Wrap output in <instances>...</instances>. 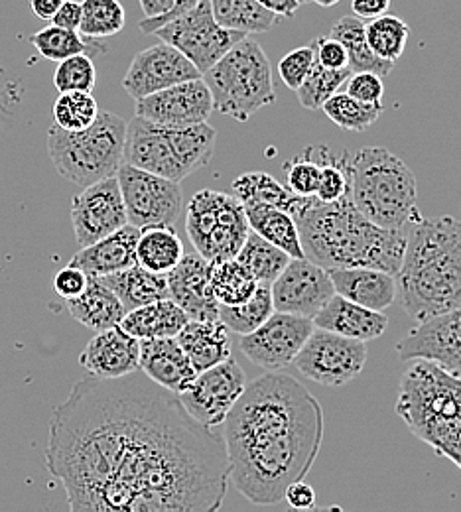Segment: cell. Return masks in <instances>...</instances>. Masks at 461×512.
Returning a JSON list of instances; mask_svg holds the SVG:
<instances>
[{"instance_id": "cell-1", "label": "cell", "mask_w": 461, "mask_h": 512, "mask_svg": "<svg viewBox=\"0 0 461 512\" xmlns=\"http://www.w3.org/2000/svg\"><path fill=\"white\" fill-rule=\"evenodd\" d=\"M44 459L73 512L219 511L231 477L223 434L140 369L73 384Z\"/></svg>"}, {"instance_id": "cell-2", "label": "cell", "mask_w": 461, "mask_h": 512, "mask_svg": "<svg viewBox=\"0 0 461 512\" xmlns=\"http://www.w3.org/2000/svg\"><path fill=\"white\" fill-rule=\"evenodd\" d=\"M233 487L255 505H278L288 485L306 479L324 442V410L294 377L268 371L247 384L227 414Z\"/></svg>"}, {"instance_id": "cell-3", "label": "cell", "mask_w": 461, "mask_h": 512, "mask_svg": "<svg viewBox=\"0 0 461 512\" xmlns=\"http://www.w3.org/2000/svg\"><path fill=\"white\" fill-rule=\"evenodd\" d=\"M298 225L304 255L330 268H379L396 274L406 247L408 227L387 229L369 221L351 195L324 203L300 197L292 211Z\"/></svg>"}, {"instance_id": "cell-4", "label": "cell", "mask_w": 461, "mask_h": 512, "mask_svg": "<svg viewBox=\"0 0 461 512\" xmlns=\"http://www.w3.org/2000/svg\"><path fill=\"white\" fill-rule=\"evenodd\" d=\"M402 310L424 321L461 306V221L450 215L408 223L406 247L395 274Z\"/></svg>"}, {"instance_id": "cell-5", "label": "cell", "mask_w": 461, "mask_h": 512, "mask_svg": "<svg viewBox=\"0 0 461 512\" xmlns=\"http://www.w3.org/2000/svg\"><path fill=\"white\" fill-rule=\"evenodd\" d=\"M408 430L461 469V379L414 359L402 373L395 406Z\"/></svg>"}, {"instance_id": "cell-6", "label": "cell", "mask_w": 461, "mask_h": 512, "mask_svg": "<svg viewBox=\"0 0 461 512\" xmlns=\"http://www.w3.org/2000/svg\"><path fill=\"white\" fill-rule=\"evenodd\" d=\"M349 195L373 223L400 229L420 213L414 172L385 146H365L349 154Z\"/></svg>"}, {"instance_id": "cell-7", "label": "cell", "mask_w": 461, "mask_h": 512, "mask_svg": "<svg viewBox=\"0 0 461 512\" xmlns=\"http://www.w3.org/2000/svg\"><path fill=\"white\" fill-rule=\"evenodd\" d=\"M215 144L217 130L209 123L158 125L134 117L127 123L125 164L182 182L211 162Z\"/></svg>"}, {"instance_id": "cell-8", "label": "cell", "mask_w": 461, "mask_h": 512, "mask_svg": "<svg viewBox=\"0 0 461 512\" xmlns=\"http://www.w3.org/2000/svg\"><path fill=\"white\" fill-rule=\"evenodd\" d=\"M127 121L99 111L93 125L83 130H48V152L56 172L75 186H91L117 174L125 162Z\"/></svg>"}, {"instance_id": "cell-9", "label": "cell", "mask_w": 461, "mask_h": 512, "mask_svg": "<svg viewBox=\"0 0 461 512\" xmlns=\"http://www.w3.org/2000/svg\"><path fill=\"white\" fill-rule=\"evenodd\" d=\"M201 79L211 91L213 111L247 123L261 109L276 101L272 69L261 44L243 38Z\"/></svg>"}, {"instance_id": "cell-10", "label": "cell", "mask_w": 461, "mask_h": 512, "mask_svg": "<svg viewBox=\"0 0 461 512\" xmlns=\"http://www.w3.org/2000/svg\"><path fill=\"white\" fill-rule=\"evenodd\" d=\"M186 231L199 255L211 262L237 256L251 227L237 195L201 190L188 201Z\"/></svg>"}, {"instance_id": "cell-11", "label": "cell", "mask_w": 461, "mask_h": 512, "mask_svg": "<svg viewBox=\"0 0 461 512\" xmlns=\"http://www.w3.org/2000/svg\"><path fill=\"white\" fill-rule=\"evenodd\" d=\"M154 36L180 50L203 75L249 34L221 26L213 16L211 2L199 0L194 8L158 28Z\"/></svg>"}, {"instance_id": "cell-12", "label": "cell", "mask_w": 461, "mask_h": 512, "mask_svg": "<svg viewBox=\"0 0 461 512\" xmlns=\"http://www.w3.org/2000/svg\"><path fill=\"white\" fill-rule=\"evenodd\" d=\"M365 363V341L314 327L292 365H296V369L314 383L343 386L361 375Z\"/></svg>"}, {"instance_id": "cell-13", "label": "cell", "mask_w": 461, "mask_h": 512, "mask_svg": "<svg viewBox=\"0 0 461 512\" xmlns=\"http://www.w3.org/2000/svg\"><path fill=\"white\" fill-rule=\"evenodd\" d=\"M115 176L123 193L131 225L138 229L176 225L182 211L180 182H172L168 178L144 172L125 162Z\"/></svg>"}, {"instance_id": "cell-14", "label": "cell", "mask_w": 461, "mask_h": 512, "mask_svg": "<svg viewBox=\"0 0 461 512\" xmlns=\"http://www.w3.org/2000/svg\"><path fill=\"white\" fill-rule=\"evenodd\" d=\"M247 386V375L235 359H225L188 384L178 396L188 414L199 424L217 428L223 426L227 414Z\"/></svg>"}, {"instance_id": "cell-15", "label": "cell", "mask_w": 461, "mask_h": 512, "mask_svg": "<svg viewBox=\"0 0 461 512\" xmlns=\"http://www.w3.org/2000/svg\"><path fill=\"white\" fill-rule=\"evenodd\" d=\"M314 327L310 318L274 310L261 327L243 335L239 347L253 365L264 371H282L294 363Z\"/></svg>"}, {"instance_id": "cell-16", "label": "cell", "mask_w": 461, "mask_h": 512, "mask_svg": "<svg viewBox=\"0 0 461 512\" xmlns=\"http://www.w3.org/2000/svg\"><path fill=\"white\" fill-rule=\"evenodd\" d=\"M129 223L117 176L85 186L71 201V225L79 249L119 231Z\"/></svg>"}, {"instance_id": "cell-17", "label": "cell", "mask_w": 461, "mask_h": 512, "mask_svg": "<svg viewBox=\"0 0 461 512\" xmlns=\"http://www.w3.org/2000/svg\"><path fill=\"white\" fill-rule=\"evenodd\" d=\"M276 312L314 318L335 294L330 272L310 258H290L270 284Z\"/></svg>"}, {"instance_id": "cell-18", "label": "cell", "mask_w": 461, "mask_h": 512, "mask_svg": "<svg viewBox=\"0 0 461 512\" xmlns=\"http://www.w3.org/2000/svg\"><path fill=\"white\" fill-rule=\"evenodd\" d=\"M400 361L424 359L461 379V306L420 321L396 343Z\"/></svg>"}, {"instance_id": "cell-19", "label": "cell", "mask_w": 461, "mask_h": 512, "mask_svg": "<svg viewBox=\"0 0 461 512\" xmlns=\"http://www.w3.org/2000/svg\"><path fill=\"white\" fill-rule=\"evenodd\" d=\"M198 77H201L198 67L180 50L160 42L134 56L129 71L123 77V87L131 99L138 101L146 95Z\"/></svg>"}, {"instance_id": "cell-20", "label": "cell", "mask_w": 461, "mask_h": 512, "mask_svg": "<svg viewBox=\"0 0 461 512\" xmlns=\"http://www.w3.org/2000/svg\"><path fill=\"white\" fill-rule=\"evenodd\" d=\"M134 113L158 125H196L207 123L213 99L205 81L198 77L138 99Z\"/></svg>"}, {"instance_id": "cell-21", "label": "cell", "mask_w": 461, "mask_h": 512, "mask_svg": "<svg viewBox=\"0 0 461 512\" xmlns=\"http://www.w3.org/2000/svg\"><path fill=\"white\" fill-rule=\"evenodd\" d=\"M140 339L132 337L121 325L97 331L79 355V365L91 377L119 379L138 371Z\"/></svg>"}, {"instance_id": "cell-22", "label": "cell", "mask_w": 461, "mask_h": 512, "mask_svg": "<svg viewBox=\"0 0 461 512\" xmlns=\"http://www.w3.org/2000/svg\"><path fill=\"white\" fill-rule=\"evenodd\" d=\"M170 298L188 314L190 320H217L219 302L209 284V260L198 251L186 253L168 274Z\"/></svg>"}, {"instance_id": "cell-23", "label": "cell", "mask_w": 461, "mask_h": 512, "mask_svg": "<svg viewBox=\"0 0 461 512\" xmlns=\"http://www.w3.org/2000/svg\"><path fill=\"white\" fill-rule=\"evenodd\" d=\"M138 369L154 383L180 394L198 377L188 353L182 349L178 337L140 339Z\"/></svg>"}, {"instance_id": "cell-24", "label": "cell", "mask_w": 461, "mask_h": 512, "mask_svg": "<svg viewBox=\"0 0 461 512\" xmlns=\"http://www.w3.org/2000/svg\"><path fill=\"white\" fill-rule=\"evenodd\" d=\"M335 294L375 312H385L396 300L395 274L379 268H330Z\"/></svg>"}, {"instance_id": "cell-25", "label": "cell", "mask_w": 461, "mask_h": 512, "mask_svg": "<svg viewBox=\"0 0 461 512\" xmlns=\"http://www.w3.org/2000/svg\"><path fill=\"white\" fill-rule=\"evenodd\" d=\"M140 229L127 223L119 231L99 239L97 243L79 249L69 260L87 276H107L136 264V243Z\"/></svg>"}, {"instance_id": "cell-26", "label": "cell", "mask_w": 461, "mask_h": 512, "mask_svg": "<svg viewBox=\"0 0 461 512\" xmlns=\"http://www.w3.org/2000/svg\"><path fill=\"white\" fill-rule=\"evenodd\" d=\"M312 321L316 327L365 343L381 337L389 327V318L383 312L363 308L339 294H333Z\"/></svg>"}, {"instance_id": "cell-27", "label": "cell", "mask_w": 461, "mask_h": 512, "mask_svg": "<svg viewBox=\"0 0 461 512\" xmlns=\"http://www.w3.org/2000/svg\"><path fill=\"white\" fill-rule=\"evenodd\" d=\"M176 337L198 373L231 357L229 327L219 318L190 320Z\"/></svg>"}, {"instance_id": "cell-28", "label": "cell", "mask_w": 461, "mask_h": 512, "mask_svg": "<svg viewBox=\"0 0 461 512\" xmlns=\"http://www.w3.org/2000/svg\"><path fill=\"white\" fill-rule=\"evenodd\" d=\"M66 306L73 320L93 331L115 327L127 314L117 294L95 276H89L85 290L79 296L66 300Z\"/></svg>"}, {"instance_id": "cell-29", "label": "cell", "mask_w": 461, "mask_h": 512, "mask_svg": "<svg viewBox=\"0 0 461 512\" xmlns=\"http://www.w3.org/2000/svg\"><path fill=\"white\" fill-rule=\"evenodd\" d=\"M95 278H99L107 288H111L117 294L127 312L156 300L170 298L166 274L150 272L140 264H132L125 270Z\"/></svg>"}, {"instance_id": "cell-30", "label": "cell", "mask_w": 461, "mask_h": 512, "mask_svg": "<svg viewBox=\"0 0 461 512\" xmlns=\"http://www.w3.org/2000/svg\"><path fill=\"white\" fill-rule=\"evenodd\" d=\"M188 321V314L172 298H164L127 312L119 325L136 339H154L176 337Z\"/></svg>"}, {"instance_id": "cell-31", "label": "cell", "mask_w": 461, "mask_h": 512, "mask_svg": "<svg viewBox=\"0 0 461 512\" xmlns=\"http://www.w3.org/2000/svg\"><path fill=\"white\" fill-rule=\"evenodd\" d=\"M249 227L268 243L282 249L290 258H304V247L294 217L270 205H245Z\"/></svg>"}, {"instance_id": "cell-32", "label": "cell", "mask_w": 461, "mask_h": 512, "mask_svg": "<svg viewBox=\"0 0 461 512\" xmlns=\"http://www.w3.org/2000/svg\"><path fill=\"white\" fill-rule=\"evenodd\" d=\"M184 255V243L174 227L156 225L140 229L136 243V264L142 268L156 274H168L174 266H178Z\"/></svg>"}, {"instance_id": "cell-33", "label": "cell", "mask_w": 461, "mask_h": 512, "mask_svg": "<svg viewBox=\"0 0 461 512\" xmlns=\"http://www.w3.org/2000/svg\"><path fill=\"white\" fill-rule=\"evenodd\" d=\"M330 36L333 40L343 44L347 58H349L351 73L373 71L381 77H387L393 71V67H395L393 62L381 60L371 52L367 38H365V20H361L359 16L353 14V16L339 18L331 26Z\"/></svg>"}, {"instance_id": "cell-34", "label": "cell", "mask_w": 461, "mask_h": 512, "mask_svg": "<svg viewBox=\"0 0 461 512\" xmlns=\"http://www.w3.org/2000/svg\"><path fill=\"white\" fill-rule=\"evenodd\" d=\"M209 284H211L213 296L219 302V306H239V304L247 302L259 286V282L237 260V256L211 260L209 262Z\"/></svg>"}, {"instance_id": "cell-35", "label": "cell", "mask_w": 461, "mask_h": 512, "mask_svg": "<svg viewBox=\"0 0 461 512\" xmlns=\"http://www.w3.org/2000/svg\"><path fill=\"white\" fill-rule=\"evenodd\" d=\"M215 20L231 30L263 34L276 26L278 16L268 12L257 0H209Z\"/></svg>"}, {"instance_id": "cell-36", "label": "cell", "mask_w": 461, "mask_h": 512, "mask_svg": "<svg viewBox=\"0 0 461 512\" xmlns=\"http://www.w3.org/2000/svg\"><path fill=\"white\" fill-rule=\"evenodd\" d=\"M233 192L241 199L243 205H270L284 209L290 215L300 201V195H294L276 178L264 172H247L235 178Z\"/></svg>"}, {"instance_id": "cell-37", "label": "cell", "mask_w": 461, "mask_h": 512, "mask_svg": "<svg viewBox=\"0 0 461 512\" xmlns=\"http://www.w3.org/2000/svg\"><path fill=\"white\" fill-rule=\"evenodd\" d=\"M237 260L251 272L257 282L272 284L278 274L286 268L290 256L276 245L268 243L261 235L249 233L245 245L237 253Z\"/></svg>"}, {"instance_id": "cell-38", "label": "cell", "mask_w": 461, "mask_h": 512, "mask_svg": "<svg viewBox=\"0 0 461 512\" xmlns=\"http://www.w3.org/2000/svg\"><path fill=\"white\" fill-rule=\"evenodd\" d=\"M408 36H410L408 24L393 14H383L365 22V38L371 52L377 58L393 64L398 62L400 56L404 54Z\"/></svg>"}, {"instance_id": "cell-39", "label": "cell", "mask_w": 461, "mask_h": 512, "mask_svg": "<svg viewBox=\"0 0 461 512\" xmlns=\"http://www.w3.org/2000/svg\"><path fill=\"white\" fill-rule=\"evenodd\" d=\"M272 312L274 304L270 284L259 282L255 294L247 302L239 306H219V320L229 327V331L247 335L261 327L272 316Z\"/></svg>"}, {"instance_id": "cell-40", "label": "cell", "mask_w": 461, "mask_h": 512, "mask_svg": "<svg viewBox=\"0 0 461 512\" xmlns=\"http://www.w3.org/2000/svg\"><path fill=\"white\" fill-rule=\"evenodd\" d=\"M127 24L125 8L119 0H83L79 34L83 38H111Z\"/></svg>"}, {"instance_id": "cell-41", "label": "cell", "mask_w": 461, "mask_h": 512, "mask_svg": "<svg viewBox=\"0 0 461 512\" xmlns=\"http://www.w3.org/2000/svg\"><path fill=\"white\" fill-rule=\"evenodd\" d=\"M324 113L328 115L333 125H337L349 132H365L367 128L373 127L379 117L385 113V107L381 103L369 105L353 99L347 91L335 93L322 105Z\"/></svg>"}, {"instance_id": "cell-42", "label": "cell", "mask_w": 461, "mask_h": 512, "mask_svg": "<svg viewBox=\"0 0 461 512\" xmlns=\"http://www.w3.org/2000/svg\"><path fill=\"white\" fill-rule=\"evenodd\" d=\"M312 154L318 158L322 168L318 192L314 197L324 203H333L349 195V152H333L328 146H312Z\"/></svg>"}, {"instance_id": "cell-43", "label": "cell", "mask_w": 461, "mask_h": 512, "mask_svg": "<svg viewBox=\"0 0 461 512\" xmlns=\"http://www.w3.org/2000/svg\"><path fill=\"white\" fill-rule=\"evenodd\" d=\"M351 69H328L318 62H314L310 73L306 75L304 83L296 89L300 105L310 111L322 109V105L339 91V87L345 85L349 79Z\"/></svg>"}, {"instance_id": "cell-44", "label": "cell", "mask_w": 461, "mask_h": 512, "mask_svg": "<svg viewBox=\"0 0 461 512\" xmlns=\"http://www.w3.org/2000/svg\"><path fill=\"white\" fill-rule=\"evenodd\" d=\"M99 105L89 91H66L54 103V125L64 130H83L95 123Z\"/></svg>"}, {"instance_id": "cell-45", "label": "cell", "mask_w": 461, "mask_h": 512, "mask_svg": "<svg viewBox=\"0 0 461 512\" xmlns=\"http://www.w3.org/2000/svg\"><path fill=\"white\" fill-rule=\"evenodd\" d=\"M87 38H83L77 30H67L62 26H46L40 32H36L30 42L38 50V54L44 60L50 62H62L69 56L85 54L87 52Z\"/></svg>"}, {"instance_id": "cell-46", "label": "cell", "mask_w": 461, "mask_h": 512, "mask_svg": "<svg viewBox=\"0 0 461 512\" xmlns=\"http://www.w3.org/2000/svg\"><path fill=\"white\" fill-rule=\"evenodd\" d=\"M97 83V69L87 54H75L58 62L54 85L60 93L66 91H93Z\"/></svg>"}, {"instance_id": "cell-47", "label": "cell", "mask_w": 461, "mask_h": 512, "mask_svg": "<svg viewBox=\"0 0 461 512\" xmlns=\"http://www.w3.org/2000/svg\"><path fill=\"white\" fill-rule=\"evenodd\" d=\"M284 174H286V188L294 195L300 197H312L318 192L320 184V162L312 154V146L304 150V154L288 160L284 164Z\"/></svg>"}, {"instance_id": "cell-48", "label": "cell", "mask_w": 461, "mask_h": 512, "mask_svg": "<svg viewBox=\"0 0 461 512\" xmlns=\"http://www.w3.org/2000/svg\"><path fill=\"white\" fill-rule=\"evenodd\" d=\"M314 62H316V54H314V46L310 42L308 46H300V48L288 52L280 60L278 75H280V79L284 81V85L288 89L296 91L304 83V79L310 73Z\"/></svg>"}, {"instance_id": "cell-49", "label": "cell", "mask_w": 461, "mask_h": 512, "mask_svg": "<svg viewBox=\"0 0 461 512\" xmlns=\"http://www.w3.org/2000/svg\"><path fill=\"white\" fill-rule=\"evenodd\" d=\"M345 83H347V93L361 103L377 105L385 97L383 77L373 71H355L353 75H349Z\"/></svg>"}, {"instance_id": "cell-50", "label": "cell", "mask_w": 461, "mask_h": 512, "mask_svg": "<svg viewBox=\"0 0 461 512\" xmlns=\"http://www.w3.org/2000/svg\"><path fill=\"white\" fill-rule=\"evenodd\" d=\"M316 62L328 67V69H345L349 67V58L341 42L333 40L331 36H322L312 40Z\"/></svg>"}, {"instance_id": "cell-51", "label": "cell", "mask_w": 461, "mask_h": 512, "mask_svg": "<svg viewBox=\"0 0 461 512\" xmlns=\"http://www.w3.org/2000/svg\"><path fill=\"white\" fill-rule=\"evenodd\" d=\"M87 282H89V276H87L81 268L69 264V266L62 268V270L56 274V278H54V290H56V294H58L60 298L69 300V298L79 296V294L85 290Z\"/></svg>"}, {"instance_id": "cell-52", "label": "cell", "mask_w": 461, "mask_h": 512, "mask_svg": "<svg viewBox=\"0 0 461 512\" xmlns=\"http://www.w3.org/2000/svg\"><path fill=\"white\" fill-rule=\"evenodd\" d=\"M284 501L296 511H312L316 507V491L304 479L288 485L284 493Z\"/></svg>"}, {"instance_id": "cell-53", "label": "cell", "mask_w": 461, "mask_h": 512, "mask_svg": "<svg viewBox=\"0 0 461 512\" xmlns=\"http://www.w3.org/2000/svg\"><path fill=\"white\" fill-rule=\"evenodd\" d=\"M198 2L199 0H176L170 12H166V14H162V16H154V18H144V20L138 22V28H140V32H144V34H154V32H156L158 28H162L166 22H170L172 18H176V16H180V14H184V12H188V10L194 8Z\"/></svg>"}, {"instance_id": "cell-54", "label": "cell", "mask_w": 461, "mask_h": 512, "mask_svg": "<svg viewBox=\"0 0 461 512\" xmlns=\"http://www.w3.org/2000/svg\"><path fill=\"white\" fill-rule=\"evenodd\" d=\"M56 26H62L67 30H79L81 24V2L77 0H64L54 18L50 20Z\"/></svg>"}, {"instance_id": "cell-55", "label": "cell", "mask_w": 461, "mask_h": 512, "mask_svg": "<svg viewBox=\"0 0 461 512\" xmlns=\"http://www.w3.org/2000/svg\"><path fill=\"white\" fill-rule=\"evenodd\" d=\"M351 8H353L355 16H359L361 20L367 22V20L387 14V10L391 8V0H353Z\"/></svg>"}, {"instance_id": "cell-56", "label": "cell", "mask_w": 461, "mask_h": 512, "mask_svg": "<svg viewBox=\"0 0 461 512\" xmlns=\"http://www.w3.org/2000/svg\"><path fill=\"white\" fill-rule=\"evenodd\" d=\"M257 2L268 12L276 14L278 18H292L302 6L300 0H257Z\"/></svg>"}, {"instance_id": "cell-57", "label": "cell", "mask_w": 461, "mask_h": 512, "mask_svg": "<svg viewBox=\"0 0 461 512\" xmlns=\"http://www.w3.org/2000/svg\"><path fill=\"white\" fill-rule=\"evenodd\" d=\"M64 0H30L32 12L42 20H52Z\"/></svg>"}, {"instance_id": "cell-58", "label": "cell", "mask_w": 461, "mask_h": 512, "mask_svg": "<svg viewBox=\"0 0 461 512\" xmlns=\"http://www.w3.org/2000/svg\"><path fill=\"white\" fill-rule=\"evenodd\" d=\"M138 2L144 12V18H154L170 12L176 0H138Z\"/></svg>"}, {"instance_id": "cell-59", "label": "cell", "mask_w": 461, "mask_h": 512, "mask_svg": "<svg viewBox=\"0 0 461 512\" xmlns=\"http://www.w3.org/2000/svg\"><path fill=\"white\" fill-rule=\"evenodd\" d=\"M310 2H314V4H318V6H322V8H330V6H335V4L341 2V0H310Z\"/></svg>"}, {"instance_id": "cell-60", "label": "cell", "mask_w": 461, "mask_h": 512, "mask_svg": "<svg viewBox=\"0 0 461 512\" xmlns=\"http://www.w3.org/2000/svg\"><path fill=\"white\" fill-rule=\"evenodd\" d=\"M300 2H302V4H308V2H310V0H300Z\"/></svg>"}]
</instances>
